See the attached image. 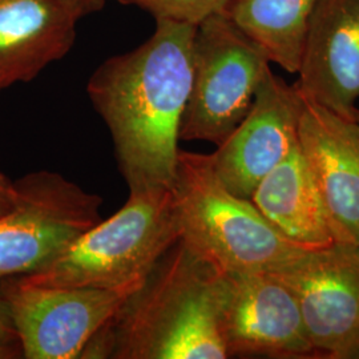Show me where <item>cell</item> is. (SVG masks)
<instances>
[{
  "label": "cell",
  "mask_w": 359,
  "mask_h": 359,
  "mask_svg": "<svg viewBox=\"0 0 359 359\" xmlns=\"http://www.w3.org/2000/svg\"><path fill=\"white\" fill-rule=\"evenodd\" d=\"M194 32L192 25L157 20L151 38L105 60L88 81L129 192L172 188L192 84Z\"/></svg>",
  "instance_id": "cell-1"
},
{
  "label": "cell",
  "mask_w": 359,
  "mask_h": 359,
  "mask_svg": "<svg viewBox=\"0 0 359 359\" xmlns=\"http://www.w3.org/2000/svg\"><path fill=\"white\" fill-rule=\"evenodd\" d=\"M179 240L172 188L129 192L118 212L81 234L47 266L18 277L55 287L121 286L145 278Z\"/></svg>",
  "instance_id": "cell-4"
},
{
  "label": "cell",
  "mask_w": 359,
  "mask_h": 359,
  "mask_svg": "<svg viewBox=\"0 0 359 359\" xmlns=\"http://www.w3.org/2000/svg\"><path fill=\"white\" fill-rule=\"evenodd\" d=\"M318 0H229L222 13L270 63L297 74Z\"/></svg>",
  "instance_id": "cell-15"
},
{
  "label": "cell",
  "mask_w": 359,
  "mask_h": 359,
  "mask_svg": "<svg viewBox=\"0 0 359 359\" xmlns=\"http://www.w3.org/2000/svg\"><path fill=\"white\" fill-rule=\"evenodd\" d=\"M250 200L294 244L316 250L339 243L299 144L261 180Z\"/></svg>",
  "instance_id": "cell-14"
},
{
  "label": "cell",
  "mask_w": 359,
  "mask_h": 359,
  "mask_svg": "<svg viewBox=\"0 0 359 359\" xmlns=\"http://www.w3.org/2000/svg\"><path fill=\"white\" fill-rule=\"evenodd\" d=\"M221 333L229 357H318L294 295L271 273H221Z\"/></svg>",
  "instance_id": "cell-9"
},
{
  "label": "cell",
  "mask_w": 359,
  "mask_h": 359,
  "mask_svg": "<svg viewBox=\"0 0 359 359\" xmlns=\"http://www.w3.org/2000/svg\"><path fill=\"white\" fill-rule=\"evenodd\" d=\"M297 74L304 97L357 120L359 0L317 1Z\"/></svg>",
  "instance_id": "cell-12"
},
{
  "label": "cell",
  "mask_w": 359,
  "mask_h": 359,
  "mask_svg": "<svg viewBox=\"0 0 359 359\" xmlns=\"http://www.w3.org/2000/svg\"><path fill=\"white\" fill-rule=\"evenodd\" d=\"M13 188L0 216V281L43 269L102 221L103 198L57 172L28 173Z\"/></svg>",
  "instance_id": "cell-6"
},
{
  "label": "cell",
  "mask_w": 359,
  "mask_h": 359,
  "mask_svg": "<svg viewBox=\"0 0 359 359\" xmlns=\"http://www.w3.org/2000/svg\"><path fill=\"white\" fill-rule=\"evenodd\" d=\"M81 358H229L221 333V273L179 240Z\"/></svg>",
  "instance_id": "cell-2"
},
{
  "label": "cell",
  "mask_w": 359,
  "mask_h": 359,
  "mask_svg": "<svg viewBox=\"0 0 359 359\" xmlns=\"http://www.w3.org/2000/svg\"><path fill=\"white\" fill-rule=\"evenodd\" d=\"M140 281L115 287H55L20 277L0 281L23 358H81Z\"/></svg>",
  "instance_id": "cell-7"
},
{
  "label": "cell",
  "mask_w": 359,
  "mask_h": 359,
  "mask_svg": "<svg viewBox=\"0 0 359 359\" xmlns=\"http://www.w3.org/2000/svg\"><path fill=\"white\" fill-rule=\"evenodd\" d=\"M15 188L13 181L0 173V216L6 215L13 205Z\"/></svg>",
  "instance_id": "cell-19"
},
{
  "label": "cell",
  "mask_w": 359,
  "mask_h": 359,
  "mask_svg": "<svg viewBox=\"0 0 359 359\" xmlns=\"http://www.w3.org/2000/svg\"><path fill=\"white\" fill-rule=\"evenodd\" d=\"M302 96L271 68L244 120L210 154L218 179L229 192L250 198L257 185L298 144Z\"/></svg>",
  "instance_id": "cell-10"
},
{
  "label": "cell",
  "mask_w": 359,
  "mask_h": 359,
  "mask_svg": "<svg viewBox=\"0 0 359 359\" xmlns=\"http://www.w3.org/2000/svg\"><path fill=\"white\" fill-rule=\"evenodd\" d=\"M137 6L157 20L198 26L206 18L224 11L229 0H118Z\"/></svg>",
  "instance_id": "cell-16"
},
{
  "label": "cell",
  "mask_w": 359,
  "mask_h": 359,
  "mask_svg": "<svg viewBox=\"0 0 359 359\" xmlns=\"http://www.w3.org/2000/svg\"><path fill=\"white\" fill-rule=\"evenodd\" d=\"M11 341H18V337L13 327L10 309L0 286V342H11Z\"/></svg>",
  "instance_id": "cell-17"
},
{
  "label": "cell",
  "mask_w": 359,
  "mask_h": 359,
  "mask_svg": "<svg viewBox=\"0 0 359 359\" xmlns=\"http://www.w3.org/2000/svg\"><path fill=\"white\" fill-rule=\"evenodd\" d=\"M298 144L338 241L359 245L358 120L337 115L302 96Z\"/></svg>",
  "instance_id": "cell-11"
},
{
  "label": "cell",
  "mask_w": 359,
  "mask_h": 359,
  "mask_svg": "<svg viewBox=\"0 0 359 359\" xmlns=\"http://www.w3.org/2000/svg\"><path fill=\"white\" fill-rule=\"evenodd\" d=\"M57 1L67 6L80 18L102 10L105 4V0H57Z\"/></svg>",
  "instance_id": "cell-18"
},
{
  "label": "cell",
  "mask_w": 359,
  "mask_h": 359,
  "mask_svg": "<svg viewBox=\"0 0 359 359\" xmlns=\"http://www.w3.org/2000/svg\"><path fill=\"white\" fill-rule=\"evenodd\" d=\"M172 191L180 240L219 273H273L309 252L277 231L250 198L229 192L210 154L180 149Z\"/></svg>",
  "instance_id": "cell-3"
},
{
  "label": "cell",
  "mask_w": 359,
  "mask_h": 359,
  "mask_svg": "<svg viewBox=\"0 0 359 359\" xmlns=\"http://www.w3.org/2000/svg\"><path fill=\"white\" fill-rule=\"evenodd\" d=\"M270 62L222 13L196 26L180 140L219 145L248 115Z\"/></svg>",
  "instance_id": "cell-5"
},
{
  "label": "cell",
  "mask_w": 359,
  "mask_h": 359,
  "mask_svg": "<svg viewBox=\"0 0 359 359\" xmlns=\"http://www.w3.org/2000/svg\"><path fill=\"white\" fill-rule=\"evenodd\" d=\"M357 120L359 121V109L357 111Z\"/></svg>",
  "instance_id": "cell-20"
},
{
  "label": "cell",
  "mask_w": 359,
  "mask_h": 359,
  "mask_svg": "<svg viewBox=\"0 0 359 359\" xmlns=\"http://www.w3.org/2000/svg\"><path fill=\"white\" fill-rule=\"evenodd\" d=\"M80 16L57 0H0V90L71 51Z\"/></svg>",
  "instance_id": "cell-13"
},
{
  "label": "cell",
  "mask_w": 359,
  "mask_h": 359,
  "mask_svg": "<svg viewBox=\"0 0 359 359\" xmlns=\"http://www.w3.org/2000/svg\"><path fill=\"white\" fill-rule=\"evenodd\" d=\"M271 274L294 295L318 357L359 359V245L309 250Z\"/></svg>",
  "instance_id": "cell-8"
}]
</instances>
